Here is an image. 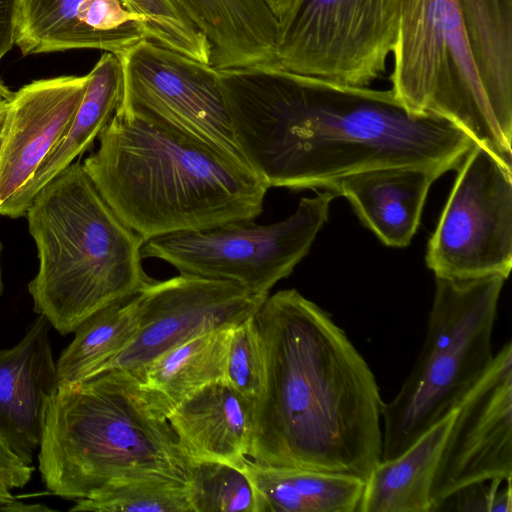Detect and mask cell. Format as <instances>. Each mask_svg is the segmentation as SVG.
<instances>
[{
  "mask_svg": "<svg viewBox=\"0 0 512 512\" xmlns=\"http://www.w3.org/2000/svg\"><path fill=\"white\" fill-rule=\"evenodd\" d=\"M402 0H292L278 19L280 69L367 87L386 71Z\"/></svg>",
  "mask_w": 512,
  "mask_h": 512,
  "instance_id": "obj_9",
  "label": "cell"
},
{
  "mask_svg": "<svg viewBox=\"0 0 512 512\" xmlns=\"http://www.w3.org/2000/svg\"><path fill=\"white\" fill-rule=\"evenodd\" d=\"M83 98L61 140L14 201L8 217L19 218L47 183L71 166L94 142L114 115L121 95L119 57L105 52L87 74Z\"/></svg>",
  "mask_w": 512,
  "mask_h": 512,
  "instance_id": "obj_20",
  "label": "cell"
},
{
  "mask_svg": "<svg viewBox=\"0 0 512 512\" xmlns=\"http://www.w3.org/2000/svg\"><path fill=\"white\" fill-rule=\"evenodd\" d=\"M72 512H193L187 483L166 477L112 481L75 501Z\"/></svg>",
  "mask_w": 512,
  "mask_h": 512,
  "instance_id": "obj_26",
  "label": "cell"
},
{
  "mask_svg": "<svg viewBox=\"0 0 512 512\" xmlns=\"http://www.w3.org/2000/svg\"><path fill=\"white\" fill-rule=\"evenodd\" d=\"M38 270L28 284L34 311L60 334L142 291L143 239L102 198L82 164L47 183L27 211Z\"/></svg>",
  "mask_w": 512,
  "mask_h": 512,
  "instance_id": "obj_5",
  "label": "cell"
},
{
  "mask_svg": "<svg viewBox=\"0 0 512 512\" xmlns=\"http://www.w3.org/2000/svg\"><path fill=\"white\" fill-rule=\"evenodd\" d=\"M3 291L2 270H1V244H0V297Z\"/></svg>",
  "mask_w": 512,
  "mask_h": 512,
  "instance_id": "obj_35",
  "label": "cell"
},
{
  "mask_svg": "<svg viewBox=\"0 0 512 512\" xmlns=\"http://www.w3.org/2000/svg\"><path fill=\"white\" fill-rule=\"evenodd\" d=\"M117 56L122 71L118 107L162 118L249 168L236 142L216 69L149 38Z\"/></svg>",
  "mask_w": 512,
  "mask_h": 512,
  "instance_id": "obj_11",
  "label": "cell"
},
{
  "mask_svg": "<svg viewBox=\"0 0 512 512\" xmlns=\"http://www.w3.org/2000/svg\"><path fill=\"white\" fill-rule=\"evenodd\" d=\"M98 137L82 166L143 241L262 213L268 188L250 168L162 118L117 107Z\"/></svg>",
  "mask_w": 512,
  "mask_h": 512,
  "instance_id": "obj_3",
  "label": "cell"
},
{
  "mask_svg": "<svg viewBox=\"0 0 512 512\" xmlns=\"http://www.w3.org/2000/svg\"><path fill=\"white\" fill-rule=\"evenodd\" d=\"M244 469L257 492L261 512H359L365 481L347 474L260 466Z\"/></svg>",
  "mask_w": 512,
  "mask_h": 512,
  "instance_id": "obj_23",
  "label": "cell"
},
{
  "mask_svg": "<svg viewBox=\"0 0 512 512\" xmlns=\"http://www.w3.org/2000/svg\"><path fill=\"white\" fill-rule=\"evenodd\" d=\"M8 103L9 102L0 104V140H1L3 125H4V121H5V117H6Z\"/></svg>",
  "mask_w": 512,
  "mask_h": 512,
  "instance_id": "obj_34",
  "label": "cell"
},
{
  "mask_svg": "<svg viewBox=\"0 0 512 512\" xmlns=\"http://www.w3.org/2000/svg\"><path fill=\"white\" fill-rule=\"evenodd\" d=\"M37 457L47 490L74 501L122 479L187 483L194 462L139 382L115 370L59 384L46 406Z\"/></svg>",
  "mask_w": 512,
  "mask_h": 512,
  "instance_id": "obj_4",
  "label": "cell"
},
{
  "mask_svg": "<svg viewBox=\"0 0 512 512\" xmlns=\"http://www.w3.org/2000/svg\"><path fill=\"white\" fill-rule=\"evenodd\" d=\"M335 196L327 190L302 198L293 214L272 224L241 219L153 237L143 242L141 256L165 261L180 274L234 282L266 298L308 254Z\"/></svg>",
  "mask_w": 512,
  "mask_h": 512,
  "instance_id": "obj_8",
  "label": "cell"
},
{
  "mask_svg": "<svg viewBox=\"0 0 512 512\" xmlns=\"http://www.w3.org/2000/svg\"><path fill=\"white\" fill-rule=\"evenodd\" d=\"M238 147L267 186L331 190L370 169L459 168L475 142L449 121L410 113L391 89L277 66L217 70Z\"/></svg>",
  "mask_w": 512,
  "mask_h": 512,
  "instance_id": "obj_1",
  "label": "cell"
},
{
  "mask_svg": "<svg viewBox=\"0 0 512 512\" xmlns=\"http://www.w3.org/2000/svg\"><path fill=\"white\" fill-rule=\"evenodd\" d=\"M225 379L243 397L255 403L262 386L263 354L254 314L232 330Z\"/></svg>",
  "mask_w": 512,
  "mask_h": 512,
  "instance_id": "obj_29",
  "label": "cell"
},
{
  "mask_svg": "<svg viewBox=\"0 0 512 512\" xmlns=\"http://www.w3.org/2000/svg\"><path fill=\"white\" fill-rule=\"evenodd\" d=\"M512 476V343L460 401L431 488L432 511L475 483Z\"/></svg>",
  "mask_w": 512,
  "mask_h": 512,
  "instance_id": "obj_13",
  "label": "cell"
},
{
  "mask_svg": "<svg viewBox=\"0 0 512 512\" xmlns=\"http://www.w3.org/2000/svg\"><path fill=\"white\" fill-rule=\"evenodd\" d=\"M492 110L512 130V0H456Z\"/></svg>",
  "mask_w": 512,
  "mask_h": 512,
  "instance_id": "obj_22",
  "label": "cell"
},
{
  "mask_svg": "<svg viewBox=\"0 0 512 512\" xmlns=\"http://www.w3.org/2000/svg\"><path fill=\"white\" fill-rule=\"evenodd\" d=\"M20 0H0V60L15 45Z\"/></svg>",
  "mask_w": 512,
  "mask_h": 512,
  "instance_id": "obj_31",
  "label": "cell"
},
{
  "mask_svg": "<svg viewBox=\"0 0 512 512\" xmlns=\"http://www.w3.org/2000/svg\"><path fill=\"white\" fill-rule=\"evenodd\" d=\"M504 281L435 277L423 347L397 394L382 404L381 461L399 456L454 411L485 373Z\"/></svg>",
  "mask_w": 512,
  "mask_h": 512,
  "instance_id": "obj_6",
  "label": "cell"
},
{
  "mask_svg": "<svg viewBox=\"0 0 512 512\" xmlns=\"http://www.w3.org/2000/svg\"><path fill=\"white\" fill-rule=\"evenodd\" d=\"M122 1L142 18L149 39L210 65V45L206 37L170 0Z\"/></svg>",
  "mask_w": 512,
  "mask_h": 512,
  "instance_id": "obj_28",
  "label": "cell"
},
{
  "mask_svg": "<svg viewBox=\"0 0 512 512\" xmlns=\"http://www.w3.org/2000/svg\"><path fill=\"white\" fill-rule=\"evenodd\" d=\"M34 467L25 463L0 438V487L7 490L20 489L28 484Z\"/></svg>",
  "mask_w": 512,
  "mask_h": 512,
  "instance_id": "obj_30",
  "label": "cell"
},
{
  "mask_svg": "<svg viewBox=\"0 0 512 512\" xmlns=\"http://www.w3.org/2000/svg\"><path fill=\"white\" fill-rule=\"evenodd\" d=\"M265 299L226 280L180 273L164 281L153 280L139 293L133 338L97 374L115 370L134 377L156 358L194 337L235 327L252 316Z\"/></svg>",
  "mask_w": 512,
  "mask_h": 512,
  "instance_id": "obj_12",
  "label": "cell"
},
{
  "mask_svg": "<svg viewBox=\"0 0 512 512\" xmlns=\"http://www.w3.org/2000/svg\"><path fill=\"white\" fill-rule=\"evenodd\" d=\"M87 75L33 81L10 99L0 140V216L61 140L83 98Z\"/></svg>",
  "mask_w": 512,
  "mask_h": 512,
  "instance_id": "obj_14",
  "label": "cell"
},
{
  "mask_svg": "<svg viewBox=\"0 0 512 512\" xmlns=\"http://www.w3.org/2000/svg\"><path fill=\"white\" fill-rule=\"evenodd\" d=\"M263 379L248 459L363 479L381 461L383 400L368 363L331 315L296 289L254 313Z\"/></svg>",
  "mask_w": 512,
  "mask_h": 512,
  "instance_id": "obj_2",
  "label": "cell"
},
{
  "mask_svg": "<svg viewBox=\"0 0 512 512\" xmlns=\"http://www.w3.org/2000/svg\"><path fill=\"white\" fill-rule=\"evenodd\" d=\"M455 410L365 480L359 512H431V488Z\"/></svg>",
  "mask_w": 512,
  "mask_h": 512,
  "instance_id": "obj_21",
  "label": "cell"
},
{
  "mask_svg": "<svg viewBox=\"0 0 512 512\" xmlns=\"http://www.w3.org/2000/svg\"><path fill=\"white\" fill-rule=\"evenodd\" d=\"M233 328L194 337L162 354L134 376L166 417L200 388L225 379Z\"/></svg>",
  "mask_w": 512,
  "mask_h": 512,
  "instance_id": "obj_24",
  "label": "cell"
},
{
  "mask_svg": "<svg viewBox=\"0 0 512 512\" xmlns=\"http://www.w3.org/2000/svg\"><path fill=\"white\" fill-rule=\"evenodd\" d=\"M391 90L412 114L445 119L508 166L512 130L491 108L456 0H402Z\"/></svg>",
  "mask_w": 512,
  "mask_h": 512,
  "instance_id": "obj_7",
  "label": "cell"
},
{
  "mask_svg": "<svg viewBox=\"0 0 512 512\" xmlns=\"http://www.w3.org/2000/svg\"><path fill=\"white\" fill-rule=\"evenodd\" d=\"M13 96L11 92L1 81H0V104H4L10 101Z\"/></svg>",
  "mask_w": 512,
  "mask_h": 512,
  "instance_id": "obj_33",
  "label": "cell"
},
{
  "mask_svg": "<svg viewBox=\"0 0 512 512\" xmlns=\"http://www.w3.org/2000/svg\"><path fill=\"white\" fill-rule=\"evenodd\" d=\"M435 277L501 276L512 268V167L474 144L427 245Z\"/></svg>",
  "mask_w": 512,
  "mask_h": 512,
  "instance_id": "obj_10",
  "label": "cell"
},
{
  "mask_svg": "<svg viewBox=\"0 0 512 512\" xmlns=\"http://www.w3.org/2000/svg\"><path fill=\"white\" fill-rule=\"evenodd\" d=\"M148 38L122 0H20L15 45L24 56L73 49L116 55Z\"/></svg>",
  "mask_w": 512,
  "mask_h": 512,
  "instance_id": "obj_15",
  "label": "cell"
},
{
  "mask_svg": "<svg viewBox=\"0 0 512 512\" xmlns=\"http://www.w3.org/2000/svg\"><path fill=\"white\" fill-rule=\"evenodd\" d=\"M50 327L38 315L17 344L0 350V438L30 465L40 446L47 403L59 386Z\"/></svg>",
  "mask_w": 512,
  "mask_h": 512,
  "instance_id": "obj_16",
  "label": "cell"
},
{
  "mask_svg": "<svg viewBox=\"0 0 512 512\" xmlns=\"http://www.w3.org/2000/svg\"><path fill=\"white\" fill-rule=\"evenodd\" d=\"M192 22L210 45L216 70L277 66L278 18L266 0H191Z\"/></svg>",
  "mask_w": 512,
  "mask_h": 512,
  "instance_id": "obj_19",
  "label": "cell"
},
{
  "mask_svg": "<svg viewBox=\"0 0 512 512\" xmlns=\"http://www.w3.org/2000/svg\"><path fill=\"white\" fill-rule=\"evenodd\" d=\"M266 2L276 17L279 19L288 10L292 0H266Z\"/></svg>",
  "mask_w": 512,
  "mask_h": 512,
  "instance_id": "obj_32",
  "label": "cell"
},
{
  "mask_svg": "<svg viewBox=\"0 0 512 512\" xmlns=\"http://www.w3.org/2000/svg\"><path fill=\"white\" fill-rule=\"evenodd\" d=\"M444 173L420 166L376 168L343 178L331 191L344 196L385 245L399 248L410 243L429 188Z\"/></svg>",
  "mask_w": 512,
  "mask_h": 512,
  "instance_id": "obj_17",
  "label": "cell"
},
{
  "mask_svg": "<svg viewBox=\"0 0 512 512\" xmlns=\"http://www.w3.org/2000/svg\"><path fill=\"white\" fill-rule=\"evenodd\" d=\"M253 407L224 379L185 398L167 419L193 461L243 467L251 446Z\"/></svg>",
  "mask_w": 512,
  "mask_h": 512,
  "instance_id": "obj_18",
  "label": "cell"
},
{
  "mask_svg": "<svg viewBox=\"0 0 512 512\" xmlns=\"http://www.w3.org/2000/svg\"><path fill=\"white\" fill-rule=\"evenodd\" d=\"M187 489L193 512H261L257 492L244 466L194 461Z\"/></svg>",
  "mask_w": 512,
  "mask_h": 512,
  "instance_id": "obj_27",
  "label": "cell"
},
{
  "mask_svg": "<svg viewBox=\"0 0 512 512\" xmlns=\"http://www.w3.org/2000/svg\"><path fill=\"white\" fill-rule=\"evenodd\" d=\"M139 293L96 312L78 326L56 361L59 384L96 375L128 345L138 326Z\"/></svg>",
  "mask_w": 512,
  "mask_h": 512,
  "instance_id": "obj_25",
  "label": "cell"
}]
</instances>
